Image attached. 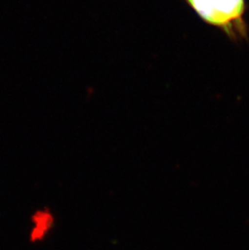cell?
I'll return each mask as SVG.
<instances>
[{"label": "cell", "mask_w": 249, "mask_h": 250, "mask_svg": "<svg viewBox=\"0 0 249 250\" xmlns=\"http://www.w3.org/2000/svg\"><path fill=\"white\" fill-rule=\"evenodd\" d=\"M206 24L219 28L233 42H247L248 0H184Z\"/></svg>", "instance_id": "6da1fadb"}]
</instances>
